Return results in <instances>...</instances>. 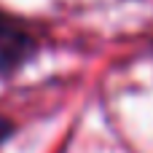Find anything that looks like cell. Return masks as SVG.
Here are the masks:
<instances>
[{
    "label": "cell",
    "mask_w": 153,
    "mask_h": 153,
    "mask_svg": "<svg viewBox=\"0 0 153 153\" xmlns=\"http://www.w3.org/2000/svg\"><path fill=\"white\" fill-rule=\"evenodd\" d=\"M40 51V40L32 27L0 8V81L13 78Z\"/></svg>",
    "instance_id": "obj_1"
},
{
    "label": "cell",
    "mask_w": 153,
    "mask_h": 153,
    "mask_svg": "<svg viewBox=\"0 0 153 153\" xmlns=\"http://www.w3.org/2000/svg\"><path fill=\"white\" fill-rule=\"evenodd\" d=\"M13 134H16V124H13V118H8V116L0 113V145H5Z\"/></svg>",
    "instance_id": "obj_2"
}]
</instances>
